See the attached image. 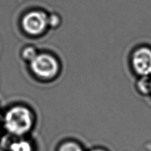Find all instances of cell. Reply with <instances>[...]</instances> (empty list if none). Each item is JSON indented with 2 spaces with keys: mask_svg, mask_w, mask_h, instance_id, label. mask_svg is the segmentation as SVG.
<instances>
[{
  "mask_svg": "<svg viewBox=\"0 0 151 151\" xmlns=\"http://www.w3.org/2000/svg\"><path fill=\"white\" fill-rule=\"evenodd\" d=\"M90 151H107V150H105V149H103V148H94Z\"/></svg>",
  "mask_w": 151,
  "mask_h": 151,
  "instance_id": "obj_10",
  "label": "cell"
},
{
  "mask_svg": "<svg viewBox=\"0 0 151 151\" xmlns=\"http://www.w3.org/2000/svg\"><path fill=\"white\" fill-rule=\"evenodd\" d=\"M32 72L42 79H51L58 74L59 70L57 60L51 55L38 54L30 62Z\"/></svg>",
  "mask_w": 151,
  "mask_h": 151,
  "instance_id": "obj_2",
  "label": "cell"
},
{
  "mask_svg": "<svg viewBox=\"0 0 151 151\" xmlns=\"http://www.w3.org/2000/svg\"><path fill=\"white\" fill-rule=\"evenodd\" d=\"M0 136H1V131H0Z\"/></svg>",
  "mask_w": 151,
  "mask_h": 151,
  "instance_id": "obj_11",
  "label": "cell"
},
{
  "mask_svg": "<svg viewBox=\"0 0 151 151\" xmlns=\"http://www.w3.org/2000/svg\"><path fill=\"white\" fill-rule=\"evenodd\" d=\"M33 124L30 111L24 106H15L6 112L4 117L5 129L13 135L23 136L29 132Z\"/></svg>",
  "mask_w": 151,
  "mask_h": 151,
  "instance_id": "obj_1",
  "label": "cell"
},
{
  "mask_svg": "<svg viewBox=\"0 0 151 151\" xmlns=\"http://www.w3.org/2000/svg\"><path fill=\"white\" fill-rule=\"evenodd\" d=\"M38 55L36 49L32 46H27L25 47L21 52V57L24 60L30 63L32 60Z\"/></svg>",
  "mask_w": 151,
  "mask_h": 151,
  "instance_id": "obj_7",
  "label": "cell"
},
{
  "mask_svg": "<svg viewBox=\"0 0 151 151\" xmlns=\"http://www.w3.org/2000/svg\"><path fill=\"white\" fill-rule=\"evenodd\" d=\"M132 66L140 77H151V48L142 47L132 55Z\"/></svg>",
  "mask_w": 151,
  "mask_h": 151,
  "instance_id": "obj_4",
  "label": "cell"
},
{
  "mask_svg": "<svg viewBox=\"0 0 151 151\" xmlns=\"http://www.w3.org/2000/svg\"><path fill=\"white\" fill-rule=\"evenodd\" d=\"M58 151H85L82 147L75 142H66L60 145Z\"/></svg>",
  "mask_w": 151,
  "mask_h": 151,
  "instance_id": "obj_8",
  "label": "cell"
},
{
  "mask_svg": "<svg viewBox=\"0 0 151 151\" xmlns=\"http://www.w3.org/2000/svg\"><path fill=\"white\" fill-rule=\"evenodd\" d=\"M60 23V19L57 14H52L48 16V27L55 28L59 26Z\"/></svg>",
  "mask_w": 151,
  "mask_h": 151,
  "instance_id": "obj_9",
  "label": "cell"
},
{
  "mask_svg": "<svg viewBox=\"0 0 151 151\" xmlns=\"http://www.w3.org/2000/svg\"><path fill=\"white\" fill-rule=\"evenodd\" d=\"M137 89L142 95H151V77H141L137 83Z\"/></svg>",
  "mask_w": 151,
  "mask_h": 151,
  "instance_id": "obj_6",
  "label": "cell"
},
{
  "mask_svg": "<svg viewBox=\"0 0 151 151\" xmlns=\"http://www.w3.org/2000/svg\"><path fill=\"white\" fill-rule=\"evenodd\" d=\"M22 27L24 30L29 35H40L48 27V16L44 12L38 10L29 12L24 16Z\"/></svg>",
  "mask_w": 151,
  "mask_h": 151,
  "instance_id": "obj_3",
  "label": "cell"
},
{
  "mask_svg": "<svg viewBox=\"0 0 151 151\" xmlns=\"http://www.w3.org/2000/svg\"><path fill=\"white\" fill-rule=\"evenodd\" d=\"M7 151H33V147L29 141L24 139H19L7 145Z\"/></svg>",
  "mask_w": 151,
  "mask_h": 151,
  "instance_id": "obj_5",
  "label": "cell"
}]
</instances>
